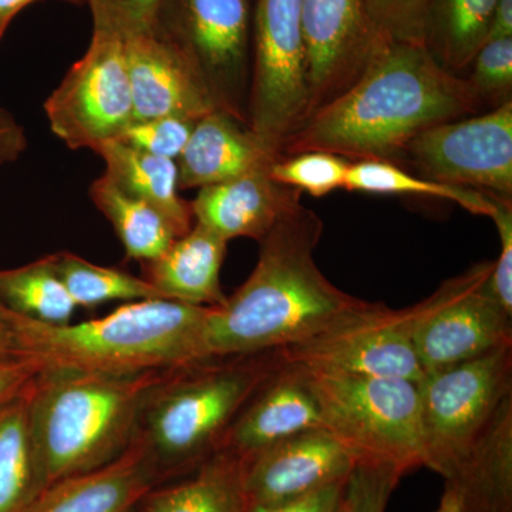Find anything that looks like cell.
Listing matches in <instances>:
<instances>
[{
	"mask_svg": "<svg viewBox=\"0 0 512 512\" xmlns=\"http://www.w3.org/2000/svg\"><path fill=\"white\" fill-rule=\"evenodd\" d=\"M346 190L380 195H421L453 201L471 214L490 218L498 195L471 188L453 187L423 180L389 161L363 160L350 164Z\"/></svg>",
	"mask_w": 512,
	"mask_h": 512,
	"instance_id": "f1b7e54d",
	"label": "cell"
},
{
	"mask_svg": "<svg viewBox=\"0 0 512 512\" xmlns=\"http://www.w3.org/2000/svg\"><path fill=\"white\" fill-rule=\"evenodd\" d=\"M355 466V458L328 430L302 431L245 458V498L248 505L293 500L345 481Z\"/></svg>",
	"mask_w": 512,
	"mask_h": 512,
	"instance_id": "9a60e30c",
	"label": "cell"
},
{
	"mask_svg": "<svg viewBox=\"0 0 512 512\" xmlns=\"http://www.w3.org/2000/svg\"><path fill=\"white\" fill-rule=\"evenodd\" d=\"M323 222L302 202L259 242L254 271L221 308H211V357L254 355L301 343L365 301L340 291L320 271L315 249Z\"/></svg>",
	"mask_w": 512,
	"mask_h": 512,
	"instance_id": "7a4b0ae2",
	"label": "cell"
},
{
	"mask_svg": "<svg viewBox=\"0 0 512 512\" xmlns=\"http://www.w3.org/2000/svg\"><path fill=\"white\" fill-rule=\"evenodd\" d=\"M0 305L36 322L66 325L77 306L57 275L53 256L13 269H0Z\"/></svg>",
	"mask_w": 512,
	"mask_h": 512,
	"instance_id": "83f0119b",
	"label": "cell"
},
{
	"mask_svg": "<svg viewBox=\"0 0 512 512\" xmlns=\"http://www.w3.org/2000/svg\"><path fill=\"white\" fill-rule=\"evenodd\" d=\"M134 121L200 120L217 110L183 55L157 28L123 37Z\"/></svg>",
	"mask_w": 512,
	"mask_h": 512,
	"instance_id": "2e32d148",
	"label": "cell"
},
{
	"mask_svg": "<svg viewBox=\"0 0 512 512\" xmlns=\"http://www.w3.org/2000/svg\"><path fill=\"white\" fill-rule=\"evenodd\" d=\"M350 164L352 161L336 154L308 151L278 158L269 168V174L286 187L308 192L312 197H325L345 188Z\"/></svg>",
	"mask_w": 512,
	"mask_h": 512,
	"instance_id": "4dcf8cb0",
	"label": "cell"
},
{
	"mask_svg": "<svg viewBox=\"0 0 512 512\" xmlns=\"http://www.w3.org/2000/svg\"><path fill=\"white\" fill-rule=\"evenodd\" d=\"M303 0H258L248 126L268 150L281 148L308 109Z\"/></svg>",
	"mask_w": 512,
	"mask_h": 512,
	"instance_id": "9c48e42d",
	"label": "cell"
},
{
	"mask_svg": "<svg viewBox=\"0 0 512 512\" xmlns=\"http://www.w3.org/2000/svg\"><path fill=\"white\" fill-rule=\"evenodd\" d=\"M468 82L485 100H511L512 37L488 40L474 57Z\"/></svg>",
	"mask_w": 512,
	"mask_h": 512,
	"instance_id": "e575fe53",
	"label": "cell"
},
{
	"mask_svg": "<svg viewBox=\"0 0 512 512\" xmlns=\"http://www.w3.org/2000/svg\"><path fill=\"white\" fill-rule=\"evenodd\" d=\"M156 28L190 64L217 110L248 126L249 0H165Z\"/></svg>",
	"mask_w": 512,
	"mask_h": 512,
	"instance_id": "ba28073f",
	"label": "cell"
},
{
	"mask_svg": "<svg viewBox=\"0 0 512 512\" xmlns=\"http://www.w3.org/2000/svg\"><path fill=\"white\" fill-rule=\"evenodd\" d=\"M96 153L106 163V173L121 190L153 205L173 225L178 237L192 228L191 205L178 194L177 161L144 153L120 140L101 144Z\"/></svg>",
	"mask_w": 512,
	"mask_h": 512,
	"instance_id": "603a6c76",
	"label": "cell"
},
{
	"mask_svg": "<svg viewBox=\"0 0 512 512\" xmlns=\"http://www.w3.org/2000/svg\"><path fill=\"white\" fill-rule=\"evenodd\" d=\"M29 386L0 407V512H29L47 488L30 433Z\"/></svg>",
	"mask_w": 512,
	"mask_h": 512,
	"instance_id": "d4e9b609",
	"label": "cell"
},
{
	"mask_svg": "<svg viewBox=\"0 0 512 512\" xmlns=\"http://www.w3.org/2000/svg\"><path fill=\"white\" fill-rule=\"evenodd\" d=\"M244 460L220 450L191 476L150 491L137 512H245Z\"/></svg>",
	"mask_w": 512,
	"mask_h": 512,
	"instance_id": "cb8c5ba5",
	"label": "cell"
},
{
	"mask_svg": "<svg viewBox=\"0 0 512 512\" xmlns=\"http://www.w3.org/2000/svg\"><path fill=\"white\" fill-rule=\"evenodd\" d=\"M402 158L423 180L512 198V101L423 131Z\"/></svg>",
	"mask_w": 512,
	"mask_h": 512,
	"instance_id": "4fadbf2b",
	"label": "cell"
},
{
	"mask_svg": "<svg viewBox=\"0 0 512 512\" xmlns=\"http://www.w3.org/2000/svg\"><path fill=\"white\" fill-rule=\"evenodd\" d=\"M498 0H431L424 46L453 74L473 63L487 40Z\"/></svg>",
	"mask_w": 512,
	"mask_h": 512,
	"instance_id": "484cf974",
	"label": "cell"
},
{
	"mask_svg": "<svg viewBox=\"0 0 512 512\" xmlns=\"http://www.w3.org/2000/svg\"><path fill=\"white\" fill-rule=\"evenodd\" d=\"M305 375L323 429L356 463L390 464L404 474L424 467L419 383L399 377Z\"/></svg>",
	"mask_w": 512,
	"mask_h": 512,
	"instance_id": "8992f818",
	"label": "cell"
},
{
	"mask_svg": "<svg viewBox=\"0 0 512 512\" xmlns=\"http://www.w3.org/2000/svg\"><path fill=\"white\" fill-rule=\"evenodd\" d=\"M417 306L390 309L366 302L318 335L276 350L285 365L305 373L399 377L420 383L424 373L414 352Z\"/></svg>",
	"mask_w": 512,
	"mask_h": 512,
	"instance_id": "30bf717a",
	"label": "cell"
},
{
	"mask_svg": "<svg viewBox=\"0 0 512 512\" xmlns=\"http://www.w3.org/2000/svg\"><path fill=\"white\" fill-rule=\"evenodd\" d=\"M437 512H461L457 495L454 493L453 488L448 487V485H446L444 493L441 495L439 510H437Z\"/></svg>",
	"mask_w": 512,
	"mask_h": 512,
	"instance_id": "ee69618b",
	"label": "cell"
},
{
	"mask_svg": "<svg viewBox=\"0 0 512 512\" xmlns=\"http://www.w3.org/2000/svg\"><path fill=\"white\" fill-rule=\"evenodd\" d=\"M503 37H512V0H498L485 42Z\"/></svg>",
	"mask_w": 512,
	"mask_h": 512,
	"instance_id": "60d3db41",
	"label": "cell"
},
{
	"mask_svg": "<svg viewBox=\"0 0 512 512\" xmlns=\"http://www.w3.org/2000/svg\"><path fill=\"white\" fill-rule=\"evenodd\" d=\"M90 195L96 207L113 225L130 259L156 261L170 248L177 232L153 205L121 190L107 174L92 184Z\"/></svg>",
	"mask_w": 512,
	"mask_h": 512,
	"instance_id": "4316f807",
	"label": "cell"
},
{
	"mask_svg": "<svg viewBox=\"0 0 512 512\" xmlns=\"http://www.w3.org/2000/svg\"><path fill=\"white\" fill-rule=\"evenodd\" d=\"M247 124L214 110L197 121L177 160L180 188H202L269 170L278 160Z\"/></svg>",
	"mask_w": 512,
	"mask_h": 512,
	"instance_id": "ffe728a7",
	"label": "cell"
},
{
	"mask_svg": "<svg viewBox=\"0 0 512 512\" xmlns=\"http://www.w3.org/2000/svg\"><path fill=\"white\" fill-rule=\"evenodd\" d=\"M320 427L319 406L308 376L282 363L232 421L220 450L245 460L279 441Z\"/></svg>",
	"mask_w": 512,
	"mask_h": 512,
	"instance_id": "e0dca14e",
	"label": "cell"
},
{
	"mask_svg": "<svg viewBox=\"0 0 512 512\" xmlns=\"http://www.w3.org/2000/svg\"><path fill=\"white\" fill-rule=\"evenodd\" d=\"M302 192L279 184L269 170L200 188L191 202L197 224L225 241L252 238L261 241L276 222L301 204Z\"/></svg>",
	"mask_w": 512,
	"mask_h": 512,
	"instance_id": "d6986e66",
	"label": "cell"
},
{
	"mask_svg": "<svg viewBox=\"0 0 512 512\" xmlns=\"http://www.w3.org/2000/svg\"><path fill=\"white\" fill-rule=\"evenodd\" d=\"M165 0H93L94 26H106L121 37L156 28Z\"/></svg>",
	"mask_w": 512,
	"mask_h": 512,
	"instance_id": "d590c367",
	"label": "cell"
},
{
	"mask_svg": "<svg viewBox=\"0 0 512 512\" xmlns=\"http://www.w3.org/2000/svg\"><path fill=\"white\" fill-rule=\"evenodd\" d=\"M174 372L39 373L29 386V423L47 487L119 457L151 394Z\"/></svg>",
	"mask_w": 512,
	"mask_h": 512,
	"instance_id": "277c9868",
	"label": "cell"
},
{
	"mask_svg": "<svg viewBox=\"0 0 512 512\" xmlns=\"http://www.w3.org/2000/svg\"><path fill=\"white\" fill-rule=\"evenodd\" d=\"M39 373L40 367L25 357L0 365V407L25 392Z\"/></svg>",
	"mask_w": 512,
	"mask_h": 512,
	"instance_id": "f35d334b",
	"label": "cell"
},
{
	"mask_svg": "<svg viewBox=\"0 0 512 512\" xmlns=\"http://www.w3.org/2000/svg\"><path fill=\"white\" fill-rule=\"evenodd\" d=\"M50 130L72 150L96 151L134 121L123 37L94 26L86 55L74 63L45 104Z\"/></svg>",
	"mask_w": 512,
	"mask_h": 512,
	"instance_id": "8fae6325",
	"label": "cell"
},
{
	"mask_svg": "<svg viewBox=\"0 0 512 512\" xmlns=\"http://www.w3.org/2000/svg\"><path fill=\"white\" fill-rule=\"evenodd\" d=\"M52 256L57 275L77 308H96L114 301L164 299L146 278H137L121 269L92 264L72 252H56Z\"/></svg>",
	"mask_w": 512,
	"mask_h": 512,
	"instance_id": "f546056e",
	"label": "cell"
},
{
	"mask_svg": "<svg viewBox=\"0 0 512 512\" xmlns=\"http://www.w3.org/2000/svg\"><path fill=\"white\" fill-rule=\"evenodd\" d=\"M419 392L424 467L446 480L512 397V345L424 376Z\"/></svg>",
	"mask_w": 512,
	"mask_h": 512,
	"instance_id": "52a82bcc",
	"label": "cell"
},
{
	"mask_svg": "<svg viewBox=\"0 0 512 512\" xmlns=\"http://www.w3.org/2000/svg\"><path fill=\"white\" fill-rule=\"evenodd\" d=\"M26 146L25 130L12 114L0 107V165L15 161Z\"/></svg>",
	"mask_w": 512,
	"mask_h": 512,
	"instance_id": "ab89813d",
	"label": "cell"
},
{
	"mask_svg": "<svg viewBox=\"0 0 512 512\" xmlns=\"http://www.w3.org/2000/svg\"><path fill=\"white\" fill-rule=\"evenodd\" d=\"M177 370L151 394L140 430L158 476L194 471L220 450L242 407L282 367L276 350Z\"/></svg>",
	"mask_w": 512,
	"mask_h": 512,
	"instance_id": "5b68a950",
	"label": "cell"
},
{
	"mask_svg": "<svg viewBox=\"0 0 512 512\" xmlns=\"http://www.w3.org/2000/svg\"><path fill=\"white\" fill-rule=\"evenodd\" d=\"M89 2H93V0H89Z\"/></svg>",
	"mask_w": 512,
	"mask_h": 512,
	"instance_id": "bcb514c9",
	"label": "cell"
},
{
	"mask_svg": "<svg viewBox=\"0 0 512 512\" xmlns=\"http://www.w3.org/2000/svg\"><path fill=\"white\" fill-rule=\"evenodd\" d=\"M227 244L211 229L195 224L160 258L146 264V279L168 301L221 308L227 302L221 286Z\"/></svg>",
	"mask_w": 512,
	"mask_h": 512,
	"instance_id": "7402d4cb",
	"label": "cell"
},
{
	"mask_svg": "<svg viewBox=\"0 0 512 512\" xmlns=\"http://www.w3.org/2000/svg\"><path fill=\"white\" fill-rule=\"evenodd\" d=\"M195 124L197 120L183 117L133 121L117 140L144 153L177 161L190 140Z\"/></svg>",
	"mask_w": 512,
	"mask_h": 512,
	"instance_id": "d6a6232c",
	"label": "cell"
},
{
	"mask_svg": "<svg viewBox=\"0 0 512 512\" xmlns=\"http://www.w3.org/2000/svg\"><path fill=\"white\" fill-rule=\"evenodd\" d=\"M380 35L424 45L431 0H366Z\"/></svg>",
	"mask_w": 512,
	"mask_h": 512,
	"instance_id": "836d02e7",
	"label": "cell"
},
{
	"mask_svg": "<svg viewBox=\"0 0 512 512\" xmlns=\"http://www.w3.org/2000/svg\"><path fill=\"white\" fill-rule=\"evenodd\" d=\"M404 473L383 463L357 461L346 480L336 512H386Z\"/></svg>",
	"mask_w": 512,
	"mask_h": 512,
	"instance_id": "1f68e13d",
	"label": "cell"
},
{
	"mask_svg": "<svg viewBox=\"0 0 512 512\" xmlns=\"http://www.w3.org/2000/svg\"><path fill=\"white\" fill-rule=\"evenodd\" d=\"M20 357L16 353L15 343L10 338L8 330L0 323V365L3 363L13 362Z\"/></svg>",
	"mask_w": 512,
	"mask_h": 512,
	"instance_id": "7bdbcfd3",
	"label": "cell"
},
{
	"mask_svg": "<svg viewBox=\"0 0 512 512\" xmlns=\"http://www.w3.org/2000/svg\"><path fill=\"white\" fill-rule=\"evenodd\" d=\"M461 512H512V397L446 478Z\"/></svg>",
	"mask_w": 512,
	"mask_h": 512,
	"instance_id": "44dd1931",
	"label": "cell"
},
{
	"mask_svg": "<svg viewBox=\"0 0 512 512\" xmlns=\"http://www.w3.org/2000/svg\"><path fill=\"white\" fill-rule=\"evenodd\" d=\"M493 268L471 266L416 303L413 345L424 376L512 345V315L488 291Z\"/></svg>",
	"mask_w": 512,
	"mask_h": 512,
	"instance_id": "7c38bea8",
	"label": "cell"
},
{
	"mask_svg": "<svg viewBox=\"0 0 512 512\" xmlns=\"http://www.w3.org/2000/svg\"><path fill=\"white\" fill-rule=\"evenodd\" d=\"M5 26H0V39H2L3 33H5Z\"/></svg>",
	"mask_w": 512,
	"mask_h": 512,
	"instance_id": "f6af8a7d",
	"label": "cell"
},
{
	"mask_svg": "<svg viewBox=\"0 0 512 512\" xmlns=\"http://www.w3.org/2000/svg\"><path fill=\"white\" fill-rule=\"evenodd\" d=\"M346 480L282 503L247 505L245 512H336Z\"/></svg>",
	"mask_w": 512,
	"mask_h": 512,
	"instance_id": "74e56055",
	"label": "cell"
},
{
	"mask_svg": "<svg viewBox=\"0 0 512 512\" xmlns=\"http://www.w3.org/2000/svg\"><path fill=\"white\" fill-rule=\"evenodd\" d=\"M210 309L143 299L124 303L101 318L52 325L0 305V323L20 359L33 360L40 373L136 375L173 372L212 359L207 346Z\"/></svg>",
	"mask_w": 512,
	"mask_h": 512,
	"instance_id": "3957f363",
	"label": "cell"
},
{
	"mask_svg": "<svg viewBox=\"0 0 512 512\" xmlns=\"http://www.w3.org/2000/svg\"><path fill=\"white\" fill-rule=\"evenodd\" d=\"M483 104L468 79L444 69L426 46L379 35L359 79L303 121L281 157L325 151L352 163L396 164L423 131L473 116Z\"/></svg>",
	"mask_w": 512,
	"mask_h": 512,
	"instance_id": "6da1fadb",
	"label": "cell"
},
{
	"mask_svg": "<svg viewBox=\"0 0 512 512\" xmlns=\"http://www.w3.org/2000/svg\"><path fill=\"white\" fill-rule=\"evenodd\" d=\"M490 218L500 235L501 252L488 278V291L512 315V198L497 197Z\"/></svg>",
	"mask_w": 512,
	"mask_h": 512,
	"instance_id": "8d00e7d4",
	"label": "cell"
},
{
	"mask_svg": "<svg viewBox=\"0 0 512 512\" xmlns=\"http://www.w3.org/2000/svg\"><path fill=\"white\" fill-rule=\"evenodd\" d=\"M158 480L156 461L138 429L119 457L49 485L29 512H137Z\"/></svg>",
	"mask_w": 512,
	"mask_h": 512,
	"instance_id": "ac0fdd59",
	"label": "cell"
},
{
	"mask_svg": "<svg viewBox=\"0 0 512 512\" xmlns=\"http://www.w3.org/2000/svg\"><path fill=\"white\" fill-rule=\"evenodd\" d=\"M302 26L308 87L306 120L359 79L380 33L366 0H303Z\"/></svg>",
	"mask_w": 512,
	"mask_h": 512,
	"instance_id": "5bb4252c",
	"label": "cell"
},
{
	"mask_svg": "<svg viewBox=\"0 0 512 512\" xmlns=\"http://www.w3.org/2000/svg\"><path fill=\"white\" fill-rule=\"evenodd\" d=\"M33 2H36V0H0V26L8 28L13 16Z\"/></svg>",
	"mask_w": 512,
	"mask_h": 512,
	"instance_id": "b9f144b4",
	"label": "cell"
}]
</instances>
